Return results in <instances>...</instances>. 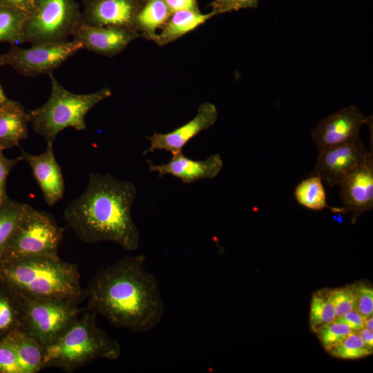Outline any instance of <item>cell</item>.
Wrapping results in <instances>:
<instances>
[{"label": "cell", "instance_id": "cell-1", "mask_svg": "<svg viewBox=\"0 0 373 373\" xmlns=\"http://www.w3.org/2000/svg\"><path fill=\"white\" fill-rule=\"evenodd\" d=\"M145 260L142 254L126 256L97 271L84 292L86 309L133 332L155 328L163 316L164 303Z\"/></svg>", "mask_w": 373, "mask_h": 373}, {"label": "cell", "instance_id": "cell-2", "mask_svg": "<svg viewBox=\"0 0 373 373\" xmlns=\"http://www.w3.org/2000/svg\"><path fill=\"white\" fill-rule=\"evenodd\" d=\"M136 194L132 182L92 172L85 191L68 204L63 216L84 242L108 241L126 251H135L140 244L139 231L131 213Z\"/></svg>", "mask_w": 373, "mask_h": 373}, {"label": "cell", "instance_id": "cell-3", "mask_svg": "<svg viewBox=\"0 0 373 373\" xmlns=\"http://www.w3.org/2000/svg\"><path fill=\"white\" fill-rule=\"evenodd\" d=\"M0 282L28 299L61 298L79 303L84 295L77 266L59 256L1 260Z\"/></svg>", "mask_w": 373, "mask_h": 373}, {"label": "cell", "instance_id": "cell-4", "mask_svg": "<svg viewBox=\"0 0 373 373\" xmlns=\"http://www.w3.org/2000/svg\"><path fill=\"white\" fill-rule=\"evenodd\" d=\"M97 314L86 309L52 343L46 346L44 367L72 372L97 358L117 359L119 343L97 324Z\"/></svg>", "mask_w": 373, "mask_h": 373}, {"label": "cell", "instance_id": "cell-5", "mask_svg": "<svg viewBox=\"0 0 373 373\" xmlns=\"http://www.w3.org/2000/svg\"><path fill=\"white\" fill-rule=\"evenodd\" d=\"M48 75L51 83L48 99L41 106L27 113L34 131L43 137L47 144H53L57 135L65 128L85 130L88 113L110 97L112 91L105 87L90 93L76 94L63 87L52 73Z\"/></svg>", "mask_w": 373, "mask_h": 373}, {"label": "cell", "instance_id": "cell-6", "mask_svg": "<svg viewBox=\"0 0 373 373\" xmlns=\"http://www.w3.org/2000/svg\"><path fill=\"white\" fill-rule=\"evenodd\" d=\"M64 229L44 211L32 206L4 249L0 261L29 257H59Z\"/></svg>", "mask_w": 373, "mask_h": 373}, {"label": "cell", "instance_id": "cell-7", "mask_svg": "<svg viewBox=\"0 0 373 373\" xmlns=\"http://www.w3.org/2000/svg\"><path fill=\"white\" fill-rule=\"evenodd\" d=\"M81 22L75 0H35L23 24V41L32 45L63 42Z\"/></svg>", "mask_w": 373, "mask_h": 373}, {"label": "cell", "instance_id": "cell-8", "mask_svg": "<svg viewBox=\"0 0 373 373\" xmlns=\"http://www.w3.org/2000/svg\"><path fill=\"white\" fill-rule=\"evenodd\" d=\"M23 298L25 309L20 329L44 347L54 342L82 312L79 303L72 300Z\"/></svg>", "mask_w": 373, "mask_h": 373}, {"label": "cell", "instance_id": "cell-9", "mask_svg": "<svg viewBox=\"0 0 373 373\" xmlns=\"http://www.w3.org/2000/svg\"><path fill=\"white\" fill-rule=\"evenodd\" d=\"M80 49L82 44L73 40L32 45L28 48L12 45L8 52L0 54V66H10L28 77L48 75Z\"/></svg>", "mask_w": 373, "mask_h": 373}, {"label": "cell", "instance_id": "cell-10", "mask_svg": "<svg viewBox=\"0 0 373 373\" xmlns=\"http://www.w3.org/2000/svg\"><path fill=\"white\" fill-rule=\"evenodd\" d=\"M370 122L357 106L351 105L330 114L320 121L312 132L316 149L360 141L362 125Z\"/></svg>", "mask_w": 373, "mask_h": 373}, {"label": "cell", "instance_id": "cell-11", "mask_svg": "<svg viewBox=\"0 0 373 373\" xmlns=\"http://www.w3.org/2000/svg\"><path fill=\"white\" fill-rule=\"evenodd\" d=\"M371 154L361 140L329 147L319 151L311 174L318 176L329 186H334Z\"/></svg>", "mask_w": 373, "mask_h": 373}, {"label": "cell", "instance_id": "cell-12", "mask_svg": "<svg viewBox=\"0 0 373 373\" xmlns=\"http://www.w3.org/2000/svg\"><path fill=\"white\" fill-rule=\"evenodd\" d=\"M217 118L216 106L210 102H204L198 106L194 117L188 122L169 133H154L149 137L150 146L143 153L146 155L156 150H164L172 155L182 152L191 139L211 127Z\"/></svg>", "mask_w": 373, "mask_h": 373}, {"label": "cell", "instance_id": "cell-13", "mask_svg": "<svg viewBox=\"0 0 373 373\" xmlns=\"http://www.w3.org/2000/svg\"><path fill=\"white\" fill-rule=\"evenodd\" d=\"M345 212L352 213V222L373 208V155L349 172L338 184Z\"/></svg>", "mask_w": 373, "mask_h": 373}, {"label": "cell", "instance_id": "cell-14", "mask_svg": "<svg viewBox=\"0 0 373 373\" xmlns=\"http://www.w3.org/2000/svg\"><path fill=\"white\" fill-rule=\"evenodd\" d=\"M135 36L134 28L89 26L82 22L72 35L73 40L80 43L82 49L108 57L122 52Z\"/></svg>", "mask_w": 373, "mask_h": 373}, {"label": "cell", "instance_id": "cell-15", "mask_svg": "<svg viewBox=\"0 0 373 373\" xmlns=\"http://www.w3.org/2000/svg\"><path fill=\"white\" fill-rule=\"evenodd\" d=\"M140 0H83L82 22L89 26L134 28ZM135 29V28H134Z\"/></svg>", "mask_w": 373, "mask_h": 373}, {"label": "cell", "instance_id": "cell-16", "mask_svg": "<svg viewBox=\"0 0 373 373\" xmlns=\"http://www.w3.org/2000/svg\"><path fill=\"white\" fill-rule=\"evenodd\" d=\"M21 157L30 166L34 177L50 207L54 206L63 197L65 191L64 179L57 163L53 144H47L46 151L32 155L19 146Z\"/></svg>", "mask_w": 373, "mask_h": 373}, {"label": "cell", "instance_id": "cell-17", "mask_svg": "<svg viewBox=\"0 0 373 373\" xmlns=\"http://www.w3.org/2000/svg\"><path fill=\"white\" fill-rule=\"evenodd\" d=\"M149 171L157 172L160 177L170 175L184 184L202 179H213L220 172L223 162L221 156L213 154L204 160H193L185 156L182 151L172 155L171 160L165 164H155L147 161Z\"/></svg>", "mask_w": 373, "mask_h": 373}, {"label": "cell", "instance_id": "cell-18", "mask_svg": "<svg viewBox=\"0 0 373 373\" xmlns=\"http://www.w3.org/2000/svg\"><path fill=\"white\" fill-rule=\"evenodd\" d=\"M28 113L18 102L8 99L0 105V149L19 146L28 137Z\"/></svg>", "mask_w": 373, "mask_h": 373}, {"label": "cell", "instance_id": "cell-19", "mask_svg": "<svg viewBox=\"0 0 373 373\" xmlns=\"http://www.w3.org/2000/svg\"><path fill=\"white\" fill-rule=\"evenodd\" d=\"M4 339L15 351L23 373H36L44 368L45 349L35 338L17 329Z\"/></svg>", "mask_w": 373, "mask_h": 373}, {"label": "cell", "instance_id": "cell-20", "mask_svg": "<svg viewBox=\"0 0 373 373\" xmlns=\"http://www.w3.org/2000/svg\"><path fill=\"white\" fill-rule=\"evenodd\" d=\"M215 15L216 13L213 11L205 14L199 10H180L173 12L163 26L160 33L154 35V39L162 45L172 42L195 30Z\"/></svg>", "mask_w": 373, "mask_h": 373}, {"label": "cell", "instance_id": "cell-21", "mask_svg": "<svg viewBox=\"0 0 373 373\" xmlns=\"http://www.w3.org/2000/svg\"><path fill=\"white\" fill-rule=\"evenodd\" d=\"M24 309L23 297L0 282V341L21 329Z\"/></svg>", "mask_w": 373, "mask_h": 373}, {"label": "cell", "instance_id": "cell-22", "mask_svg": "<svg viewBox=\"0 0 373 373\" xmlns=\"http://www.w3.org/2000/svg\"><path fill=\"white\" fill-rule=\"evenodd\" d=\"M294 197L301 206L314 211L328 209L334 213H346L343 207H329L321 179L314 174L299 182L294 189Z\"/></svg>", "mask_w": 373, "mask_h": 373}, {"label": "cell", "instance_id": "cell-23", "mask_svg": "<svg viewBox=\"0 0 373 373\" xmlns=\"http://www.w3.org/2000/svg\"><path fill=\"white\" fill-rule=\"evenodd\" d=\"M30 207L10 198L0 204V257Z\"/></svg>", "mask_w": 373, "mask_h": 373}, {"label": "cell", "instance_id": "cell-24", "mask_svg": "<svg viewBox=\"0 0 373 373\" xmlns=\"http://www.w3.org/2000/svg\"><path fill=\"white\" fill-rule=\"evenodd\" d=\"M171 14L164 0H148L136 15L134 28L154 36L156 30L166 23Z\"/></svg>", "mask_w": 373, "mask_h": 373}, {"label": "cell", "instance_id": "cell-25", "mask_svg": "<svg viewBox=\"0 0 373 373\" xmlns=\"http://www.w3.org/2000/svg\"><path fill=\"white\" fill-rule=\"evenodd\" d=\"M26 17L27 14L22 11L0 6V42L24 43L23 29Z\"/></svg>", "mask_w": 373, "mask_h": 373}, {"label": "cell", "instance_id": "cell-26", "mask_svg": "<svg viewBox=\"0 0 373 373\" xmlns=\"http://www.w3.org/2000/svg\"><path fill=\"white\" fill-rule=\"evenodd\" d=\"M336 318L334 307L331 302L327 291H318L312 297L309 311V325L316 332Z\"/></svg>", "mask_w": 373, "mask_h": 373}, {"label": "cell", "instance_id": "cell-27", "mask_svg": "<svg viewBox=\"0 0 373 373\" xmlns=\"http://www.w3.org/2000/svg\"><path fill=\"white\" fill-rule=\"evenodd\" d=\"M357 332H352L328 352L336 358L343 359H358L372 354Z\"/></svg>", "mask_w": 373, "mask_h": 373}, {"label": "cell", "instance_id": "cell-28", "mask_svg": "<svg viewBox=\"0 0 373 373\" xmlns=\"http://www.w3.org/2000/svg\"><path fill=\"white\" fill-rule=\"evenodd\" d=\"M352 332L347 325L335 321L315 332L322 345L327 352Z\"/></svg>", "mask_w": 373, "mask_h": 373}, {"label": "cell", "instance_id": "cell-29", "mask_svg": "<svg viewBox=\"0 0 373 373\" xmlns=\"http://www.w3.org/2000/svg\"><path fill=\"white\" fill-rule=\"evenodd\" d=\"M355 288L356 284L327 291L328 296L334 307L336 317L355 309Z\"/></svg>", "mask_w": 373, "mask_h": 373}, {"label": "cell", "instance_id": "cell-30", "mask_svg": "<svg viewBox=\"0 0 373 373\" xmlns=\"http://www.w3.org/2000/svg\"><path fill=\"white\" fill-rule=\"evenodd\" d=\"M355 309L364 319L373 314V289L365 283L356 284Z\"/></svg>", "mask_w": 373, "mask_h": 373}, {"label": "cell", "instance_id": "cell-31", "mask_svg": "<svg viewBox=\"0 0 373 373\" xmlns=\"http://www.w3.org/2000/svg\"><path fill=\"white\" fill-rule=\"evenodd\" d=\"M0 373H23L15 351L6 339L0 341Z\"/></svg>", "mask_w": 373, "mask_h": 373}, {"label": "cell", "instance_id": "cell-32", "mask_svg": "<svg viewBox=\"0 0 373 373\" xmlns=\"http://www.w3.org/2000/svg\"><path fill=\"white\" fill-rule=\"evenodd\" d=\"M216 15L245 8H257L258 0H213L209 5Z\"/></svg>", "mask_w": 373, "mask_h": 373}, {"label": "cell", "instance_id": "cell-33", "mask_svg": "<svg viewBox=\"0 0 373 373\" xmlns=\"http://www.w3.org/2000/svg\"><path fill=\"white\" fill-rule=\"evenodd\" d=\"M0 149V204L8 199L6 193V181L10 171L22 160V158H8Z\"/></svg>", "mask_w": 373, "mask_h": 373}, {"label": "cell", "instance_id": "cell-34", "mask_svg": "<svg viewBox=\"0 0 373 373\" xmlns=\"http://www.w3.org/2000/svg\"><path fill=\"white\" fill-rule=\"evenodd\" d=\"M335 321L347 325L353 332H357L364 327V318L356 309L351 310L341 316L336 317Z\"/></svg>", "mask_w": 373, "mask_h": 373}, {"label": "cell", "instance_id": "cell-35", "mask_svg": "<svg viewBox=\"0 0 373 373\" xmlns=\"http://www.w3.org/2000/svg\"><path fill=\"white\" fill-rule=\"evenodd\" d=\"M171 12H175L180 10L198 11L196 0H164Z\"/></svg>", "mask_w": 373, "mask_h": 373}, {"label": "cell", "instance_id": "cell-36", "mask_svg": "<svg viewBox=\"0 0 373 373\" xmlns=\"http://www.w3.org/2000/svg\"><path fill=\"white\" fill-rule=\"evenodd\" d=\"M35 0H0V6L22 11L27 15L33 10Z\"/></svg>", "mask_w": 373, "mask_h": 373}, {"label": "cell", "instance_id": "cell-37", "mask_svg": "<svg viewBox=\"0 0 373 373\" xmlns=\"http://www.w3.org/2000/svg\"><path fill=\"white\" fill-rule=\"evenodd\" d=\"M363 343L370 348L373 349V332L372 331L363 327L358 332H357Z\"/></svg>", "mask_w": 373, "mask_h": 373}, {"label": "cell", "instance_id": "cell-38", "mask_svg": "<svg viewBox=\"0 0 373 373\" xmlns=\"http://www.w3.org/2000/svg\"><path fill=\"white\" fill-rule=\"evenodd\" d=\"M373 316H371L364 319V327L372 331L373 330Z\"/></svg>", "mask_w": 373, "mask_h": 373}, {"label": "cell", "instance_id": "cell-39", "mask_svg": "<svg viewBox=\"0 0 373 373\" xmlns=\"http://www.w3.org/2000/svg\"><path fill=\"white\" fill-rule=\"evenodd\" d=\"M7 99H8V97H6L3 91V89L2 88L1 85L0 84V105L2 104L4 102H6Z\"/></svg>", "mask_w": 373, "mask_h": 373}]
</instances>
